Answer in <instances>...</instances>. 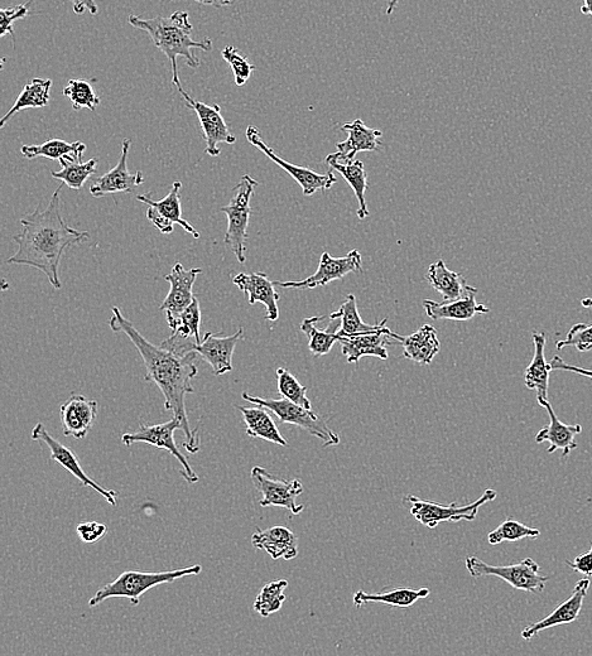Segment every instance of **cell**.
Wrapping results in <instances>:
<instances>
[{
    "mask_svg": "<svg viewBox=\"0 0 592 656\" xmlns=\"http://www.w3.org/2000/svg\"><path fill=\"white\" fill-rule=\"evenodd\" d=\"M112 317L109 326L117 334H124L136 346L146 366V380L151 381L160 388L165 397V409L171 410L175 417L184 424L186 441L185 448L189 453L200 451L199 428L192 429L187 417L186 395L195 392L191 385L199 369H197V352H190L185 356L153 345L144 337L132 322L123 316L118 307L112 308Z\"/></svg>",
    "mask_w": 592,
    "mask_h": 656,
    "instance_id": "cell-1",
    "label": "cell"
},
{
    "mask_svg": "<svg viewBox=\"0 0 592 656\" xmlns=\"http://www.w3.org/2000/svg\"><path fill=\"white\" fill-rule=\"evenodd\" d=\"M61 186L56 188L45 210L40 207L21 220V233L14 236L17 253L7 260L9 264L28 265L41 270L55 289H61L59 268L62 257L72 245L90 238L88 231L67 225L60 210Z\"/></svg>",
    "mask_w": 592,
    "mask_h": 656,
    "instance_id": "cell-2",
    "label": "cell"
},
{
    "mask_svg": "<svg viewBox=\"0 0 592 656\" xmlns=\"http://www.w3.org/2000/svg\"><path fill=\"white\" fill-rule=\"evenodd\" d=\"M128 21L137 30L147 32L154 46L165 53L172 65V82L177 89L182 88L178 75V57H184L186 65L191 69H199L201 61L195 50L209 52L213 48V41L210 38H205L204 41L192 40L191 33L194 27L190 23V14L185 11H177L170 17L152 19L131 16Z\"/></svg>",
    "mask_w": 592,
    "mask_h": 656,
    "instance_id": "cell-3",
    "label": "cell"
},
{
    "mask_svg": "<svg viewBox=\"0 0 592 656\" xmlns=\"http://www.w3.org/2000/svg\"><path fill=\"white\" fill-rule=\"evenodd\" d=\"M201 571L202 567L200 564H195V566L175 569V571L123 572L122 574H119L117 580L100 588V590L95 593V596L91 597L89 606L96 607L100 605L101 602L115 597L128 598L133 606H138L144 593L152 590V588L161 585H168V583L180 580V578L197 576Z\"/></svg>",
    "mask_w": 592,
    "mask_h": 656,
    "instance_id": "cell-4",
    "label": "cell"
},
{
    "mask_svg": "<svg viewBox=\"0 0 592 656\" xmlns=\"http://www.w3.org/2000/svg\"><path fill=\"white\" fill-rule=\"evenodd\" d=\"M259 182L249 175L242 177L238 185L234 187L235 195L228 206L221 207V211L228 217V230L225 234V244L237 257L239 263H245V243L248 239V226L252 207L250 200Z\"/></svg>",
    "mask_w": 592,
    "mask_h": 656,
    "instance_id": "cell-5",
    "label": "cell"
},
{
    "mask_svg": "<svg viewBox=\"0 0 592 656\" xmlns=\"http://www.w3.org/2000/svg\"><path fill=\"white\" fill-rule=\"evenodd\" d=\"M242 397L248 403L258 405L276 414V417L282 423L293 424L319 438L324 442V446H338L340 443L339 434L327 426L325 421L317 416L312 410L302 407L296 403L290 402L285 398L282 399H264L253 397L248 393H243Z\"/></svg>",
    "mask_w": 592,
    "mask_h": 656,
    "instance_id": "cell-6",
    "label": "cell"
},
{
    "mask_svg": "<svg viewBox=\"0 0 592 656\" xmlns=\"http://www.w3.org/2000/svg\"><path fill=\"white\" fill-rule=\"evenodd\" d=\"M466 569L471 577H498L509 583L516 590L533 593L538 595L545 591L546 583L550 577L541 574L539 564L532 558H526L524 561L512 566H492V564L481 561L478 557L466 558Z\"/></svg>",
    "mask_w": 592,
    "mask_h": 656,
    "instance_id": "cell-7",
    "label": "cell"
},
{
    "mask_svg": "<svg viewBox=\"0 0 592 656\" xmlns=\"http://www.w3.org/2000/svg\"><path fill=\"white\" fill-rule=\"evenodd\" d=\"M497 491L486 490L481 498L474 503L457 506L456 503L442 505L418 499L415 495H408L403 499L404 504L411 505V514L413 518L425 525L426 528L435 529L437 525L445 522H474L478 516L481 506L492 503L497 499Z\"/></svg>",
    "mask_w": 592,
    "mask_h": 656,
    "instance_id": "cell-8",
    "label": "cell"
},
{
    "mask_svg": "<svg viewBox=\"0 0 592 656\" xmlns=\"http://www.w3.org/2000/svg\"><path fill=\"white\" fill-rule=\"evenodd\" d=\"M184 431V424L180 419L173 417L171 421L161 424H141L137 432L125 433L122 437L124 446L131 447L136 443H146L154 447L162 448L177 458L182 467L181 475L190 485L199 482L200 477L192 470L187 458L182 455L175 441V432Z\"/></svg>",
    "mask_w": 592,
    "mask_h": 656,
    "instance_id": "cell-9",
    "label": "cell"
},
{
    "mask_svg": "<svg viewBox=\"0 0 592 656\" xmlns=\"http://www.w3.org/2000/svg\"><path fill=\"white\" fill-rule=\"evenodd\" d=\"M250 477H252L255 489L263 496L259 501V505L263 508L279 506V508L290 510L293 515H300L305 510V505L296 503L298 496L305 490L300 480L276 479L261 466L253 467Z\"/></svg>",
    "mask_w": 592,
    "mask_h": 656,
    "instance_id": "cell-10",
    "label": "cell"
},
{
    "mask_svg": "<svg viewBox=\"0 0 592 656\" xmlns=\"http://www.w3.org/2000/svg\"><path fill=\"white\" fill-rule=\"evenodd\" d=\"M245 135H247L248 142L252 146L258 148L263 154H266L272 162L276 163L282 170H285L302 187L303 195L312 196L317 191L330 190L338 182L332 170L327 172L326 175H320V173L310 170V168L296 166V164L287 162L285 159L279 157L271 147L267 146L261 134H259L258 129L253 127V125L248 127Z\"/></svg>",
    "mask_w": 592,
    "mask_h": 656,
    "instance_id": "cell-11",
    "label": "cell"
},
{
    "mask_svg": "<svg viewBox=\"0 0 592 656\" xmlns=\"http://www.w3.org/2000/svg\"><path fill=\"white\" fill-rule=\"evenodd\" d=\"M363 272L362 254L358 250L351 252L343 258H332L329 253L324 252L320 259L319 269L311 277L298 282H274L276 286L290 289H315L325 287L334 281H341L350 273Z\"/></svg>",
    "mask_w": 592,
    "mask_h": 656,
    "instance_id": "cell-12",
    "label": "cell"
},
{
    "mask_svg": "<svg viewBox=\"0 0 592 656\" xmlns=\"http://www.w3.org/2000/svg\"><path fill=\"white\" fill-rule=\"evenodd\" d=\"M181 190L182 183L180 181L173 182L170 194L165 199L154 201L148 195H138L137 200L148 205L147 219L156 226L162 234H171L173 225H180L181 228L186 230V233L194 236L195 239L200 238V233L189 221L182 217L181 207Z\"/></svg>",
    "mask_w": 592,
    "mask_h": 656,
    "instance_id": "cell-13",
    "label": "cell"
},
{
    "mask_svg": "<svg viewBox=\"0 0 592 656\" xmlns=\"http://www.w3.org/2000/svg\"><path fill=\"white\" fill-rule=\"evenodd\" d=\"M31 437L33 441L45 443V445L50 448L51 460L59 462L64 469L69 471L71 475H74L76 479L79 480L81 486L91 487V489H94L99 495L103 496L110 505L117 506L118 492L104 489V487H101L98 482L91 479V477L83 470V467H81V463L79 458H77L76 453L71 451L70 448L61 445V442L52 437L42 423H37L36 427L32 429Z\"/></svg>",
    "mask_w": 592,
    "mask_h": 656,
    "instance_id": "cell-14",
    "label": "cell"
},
{
    "mask_svg": "<svg viewBox=\"0 0 592 656\" xmlns=\"http://www.w3.org/2000/svg\"><path fill=\"white\" fill-rule=\"evenodd\" d=\"M182 98L185 99L187 106L194 110L197 118L200 120L202 133L206 142V153L211 157H218L220 154L219 144H235L237 138L230 132L226 124L221 108L218 104L208 105L202 101L191 98L184 89H178Z\"/></svg>",
    "mask_w": 592,
    "mask_h": 656,
    "instance_id": "cell-15",
    "label": "cell"
},
{
    "mask_svg": "<svg viewBox=\"0 0 592 656\" xmlns=\"http://www.w3.org/2000/svg\"><path fill=\"white\" fill-rule=\"evenodd\" d=\"M403 337L393 332L387 325H384L377 331L340 337L339 342L348 363L358 364L364 356H374V358L387 360L389 356L387 346L394 345V342L401 345Z\"/></svg>",
    "mask_w": 592,
    "mask_h": 656,
    "instance_id": "cell-16",
    "label": "cell"
},
{
    "mask_svg": "<svg viewBox=\"0 0 592 656\" xmlns=\"http://www.w3.org/2000/svg\"><path fill=\"white\" fill-rule=\"evenodd\" d=\"M202 273V269H185L181 263L173 265L171 273L165 277L170 283V292H168L165 301L160 307L161 311L166 312L168 325L175 322L181 313L194 302V284L197 276Z\"/></svg>",
    "mask_w": 592,
    "mask_h": 656,
    "instance_id": "cell-17",
    "label": "cell"
},
{
    "mask_svg": "<svg viewBox=\"0 0 592 656\" xmlns=\"http://www.w3.org/2000/svg\"><path fill=\"white\" fill-rule=\"evenodd\" d=\"M131 139H124L122 154L117 164L104 176L96 178L90 187V194L94 197H104L115 194H131L134 188L143 185L144 177L141 171L128 170V154L131 149Z\"/></svg>",
    "mask_w": 592,
    "mask_h": 656,
    "instance_id": "cell-18",
    "label": "cell"
},
{
    "mask_svg": "<svg viewBox=\"0 0 592 656\" xmlns=\"http://www.w3.org/2000/svg\"><path fill=\"white\" fill-rule=\"evenodd\" d=\"M244 339V328L240 327L231 336H221L206 332L195 351L213 368L215 375H224L233 371V355L238 342Z\"/></svg>",
    "mask_w": 592,
    "mask_h": 656,
    "instance_id": "cell-19",
    "label": "cell"
},
{
    "mask_svg": "<svg viewBox=\"0 0 592 656\" xmlns=\"http://www.w3.org/2000/svg\"><path fill=\"white\" fill-rule=\"evenodd\" d=\"M60 417L65 437L84 440L98 417V402L84 395H72L61 405Z\"/></svg>",
    "mask_w": 592,
    "mask_h": 656,
    "instance_id": "cell-20",
    "label": "cell"
},
{
    "mask_svg": "<svg viewBox=\"0 0 592 656\" xmlns=\"http://www.w3.org/2000/svg\"><path fill=\"white\" fill-rule=\"evenodd\" d=\"M590 585L591 583L587 578L577 582L575 590L572 592L569 600L563 602V604L558 606L557 609L553 611L551 615L545 617V619L536 622V624L527 626L526 629L522 631V638L529 641L536 638V636L543 630L575 622L580 615Z\"/></svg>",
    "mask_w": 592,
    "mask_h": 656,
    "instance_id": "cell-21",
    "label": "cell"
},
{
    "mask_svg": "<svg viewBox=\"0 0 592 656\" xmlns=\"http://www.w3.org/2000/svg\"><path fill=\"white\" fill-rule=\"evenodd\" d=\"M233 283L248 296L249 305L263 303L267 308L266 320L276 322L279 318V294L274 289V282L269 281L264 273H239Z\"/></svg>",
    "mask_w": 592,
    "mask_h": 656,
    "instance_id": "cell-22",
    "label": "cell"
},
{
    "mask_svg": "<svg viewBox=\"0 0 592 656\" xmlns=\"http://www.w3.org/2000/svg\"><path fill=\"white\" fill-rule=\"evenodd\" d=\"M537 402L541 407L547 409L550 424L537 433L536 442H550L551 446L547 450L550 455L561 450L563 457H569L570 453L577 448L575 437L582 432V427L580 424L562 423L548 399H537Z\"/></svg>",
    "mask_w": 592,
    "mask_h": 656,
    "instance_id": "cell-23",
    "label": "cell"
},
{
    "mask_svg": "<svg viewBox=\"0 0 592 656\" xmlns=\"http://www.w3.org/2000/svg\"><path fill=\"white\" fill-rule=\"evenodd\" d=\"M343 132L348 133L346 141L336 144L339 152L336 157L339 161L349 163L354 161L356 154L360 152H378L382 147V130L372 129L363 123L362 119H356L353 123L344 124Z\"/></svg>",
    "mask_w": 592,
    "mask_h": 656,
    "instance_id": "cell-24",
    "label": "cell"
},
{
    "mask_svg": "<svg viewBox=\"0 0 592 656\" xmlns=\"http://www.w3.org/2000/svg\"><path fill=\"white\" fill-rule=\"evenodd\" d=\"M476 293L455 301L435 302L432 299H425L422 302L426 315L432 320H450V321H470L476 316L486 315L490 310L488 307L481 305L476 301Z\"/></svg>",
    "mask_w": 592,
    "mask_h": 656,
    "instance_id": "cell-25",
    "label": "cell"
},
{
    "mask_svg": "<svg viewBox=\"0 0 592 656\" xmlns=\"http://www.w3.org/2000/svg\"><path fill=\"white\" fill-rule=\"evenodd\" d=\"M254 548L267 552L274 561L286 559L291 561L298 556V539L292 530L276 525L266 530L257 529L252 535Z\"/></svg>",
    "mask_w": 592,
    "mask_h": 656,
    "instance_id": "cell-26",
    "label": "cell"
},
{
    "mask_svg": "<svg viewBox=\"0 0 592 656\" xmlns=\"http://www.w3.org/2000/svg\"><path fill=\"white\" fill-rule=\"evenodd\" d=\"M426 278L431 287L439 292L445 301H455V299L465 298L471 293L478 292V289L468 284L462 274L452 272L447 268L444 260L432 263L428 268Z\"/></svg>",
    "mask_w": 592,
    "mask_h": 656,
    "instance_id": "cell-27",
    "label": "cell"
},
{
    "mask_svg": "<svg viewBox=\"0 0 592 656\" xmlns=\"http://www.w3.org/2000/svg\"><path fill=\"white\" fill-rule=\"evenodd\" d=\"M404 358L420 365H430L441 350L435 327L425 325L401 342Z\"/></svg>",
    "mask_w": 592,
    "mask_h": 656,
    "instance_id": "cell-28",
    "label": "cell"
},
{
    "mask_svg": "<svg viewBox=\"0 0 592 656\" xmlns=\"http://www.w3.org/2000/svg\"><path fill=\"white\" fill-rule=\"evenodd\" d=\"M534 355L529 364L524 381L526 387L536 390L537 399H548V387H550L551 364L546 360V335L533 332Z\"/></svg>",
    "mask_w": 592,
    "mask_h": 656,
    "instance_id": "cell-29",
    "label": "cell"
},
{
    "mask_svg": "<svg viewBox=\"0 0 592 656\" xmlns=\"http://www.w3.org/2000/svg\"><path fill=\"white\" fill-rule=\"evenodd\" d=\"M325 162L329 164L331 170L340 173L344 180L349 183L350 187L353 188L356 200L359 202V209L356 211V215H358L360 220L367 219L370 212L367 200H365V194H367L368 188V176L367 172H365L364 163L362 161H355V159L349 163H341L335 153L329 154L325 158Z\"/></svg>",
    "mask_w": 592,
    "mask_h": 656,
    "instance_id": "cell-30",
    "label": "cell"
},
{
    "mask_svg": "<svg viewBox=\"0 0 592 656\" xmlns=\"http://www.w3.org/2000/svg\"><path fill=\"white\" fill-rule=\"evenodd\" d=\"M242 413L243 421L247 426V434L250 438H261V440L274 443V445L286 447L288 442L279 432L276 422L273 421L268 409L263 407L247 408L237 405Z\"/></svg>",
    "mask_w": 592,
    "mask_h": 656,
    "instance_id": "cell-31",
    "label": "cell"
},
{
    "mask_svg": "<svg viewBox=\"0 0 592 656\" xmlns=\"http://www.w3.org/2000/svg\"><path fill=\"white\" fill-rule=\"evenodd\" d=\"M431 591L428 588H420V590H412V588H396V590L382 592V593H367L358 591L354 595V605L360 609L365 604L370 602H378L392 607H401L407 609L416 604L422 598L430 596Z\"/></svg>",
    "mask_w": 592,
    "mask_h": 656,
    "instance_id": "cell-32",
    "label": "cell"
},
{
    "mask_svg": "<svg viewBox=\"0 0 592 656\" xmlns=\"http://www.w3.org/2000/svg\"><path fill=\"white\" fill-rule=\"evenodd\" d=\"M52 80L50 79H33L19 94L16 103L9 109V112L0 120V128L6 127V124L14 115L23 112L26 109H38L48 105L51 99Z\"/></svg>",
    "mask_w": 592,
    "mask_h": 656,
    "instance_id": "cell-33",
    "label": "cell"
},
{
    "mask_svg": "<svg viewBox=\"0 0 592 656\" xmlns=\"http://www.w3.org/2000/svg\"><path fill=\"white\" fill-rule=\"evenodd\" d=\"M59 163L61 171L52 172V177L64 183L70 190L81 191L89 178L95 175L98 158L83 162V156H65Z\"/></svg>",
    "mask_w": 592,
    "mask_h": 656,
    "instance_id": "cell-34",
    "label": "cell"
},
{
    "mask_svg": "<svg viewBox=\"0 0 592 656\" xmlns=\"http://www.w3.org/2000/svg\"><path fill=\"white\" fill-rule=\"evenodd\" d=\"M331 320H340L339 337L354 336L364 334V332L377 331L387 323L388 318H385L378 325H367L359 315L358 305H356V298L354 294H349L345 298L343 306L339 311L332 312Z\"/></svg>",
    "mask_w": 592,
    "mask_h": 656,
    "instance_id": "cell-35",
    "label": "cell"
},
{
    "mask_svg": "<svg viewBox=\"0 0 592 656\" xmlns=\"http://www.w3.org/2000/svg\"><path fill=\"white\" fill-rule=\"evenodd\" d=\"M324 318V316L306 318L301 323V331L310 340L308 341V347L317 358L329 354L332 347L340 340L338 332L341 325L335 323V320H331L330 326L326 330H319L316 327V323L324 320Z\"/></svg>",
    "mask_w": 592,
    "mask_h": 656,
    "instance_id": "cell-36",
    "label": "cell"
},
{
    "mask_svg": "<svg viewBox=\"0 0 592 656\" xmlns=\"http://www.w3.org/2000/svg\"><path fill=\"white\" fill-rule=\"evenodd\" d=\"M85 151L86 146L83 142L76 141L69 143L62 141V139H48V141L40 144V146H23L21 148L24 158L36 159L43 157L52 159V161H60L65 156H84Z\"/></svg>",
    "mask_w": 592,
    "mask_h": 656,
    "instance_id": "cell-37",
    "label": "cell"
},
{
    "mask_svg": "<svg viewBox=\"0 0 592 656\" xmlns=\"http://www.w3.org/2000/svg\"><path fill=\"white\" fill-rule=\"evenodd\" d=\"M168 326H170L172 330V336H175L182 341L196 342V344L199 345L202 340L200 332L201 308L199 299L195 297L194 302H192L191 305L181 313V316Z\"/></svg>",
    "mask_w": 592,
    "mask_h": 656,
    "instance_id": "cell-38",
    "label": "cell"
},
{
    "mask_svg": "<svg viewBox=\"0 0 592 656\" xmlns=\"http://www.w3.org/2000/svg\"><path fill=\"white\" fill-rule=\"evenodd\" d=\"M288 582L279 580L267 583L255 598L253 609L262 617H269L282 609L286 601Z\"/></svg>",
    "mask_w": 592,
    "mask_h": 656,
    "instance_id": "cell-39",
    "label": "cell"
},
{
    "mask_svg": "<svg viewBox=\"0 0 592 656\" xmlns=\"http://www.w3.org/2000/svg\"><path fill=\"white\" fill-rule=\"evenodd\" d=\"M65 98L70 100L72 108L80 110L83 108L95 112L96 108L100 105V98L96 95L93 85L89 80L85 79H72L67 84L64 91Z\"/></svg>",
    "mask_w": 592,
    "mask_h": 656,
    "instance_id": "cell-40",
    "label": "cell"
},
{
    "mask_svg": "<svg viewBox=\"0 0 592 656\" xmlns=\"http://www.w3.org/2000/svg\"><path fill=\"white\" fill-rule=\"evenodd\" d=\"M541 535L538 529L529 528L527 525L508 519L488 535L490 545H499L504 542H518L526 538H538Z\"/></svg>",
    "mask_w": 592,
    "mask_h": 656,
    "instance_id": "cell-41",
    "label": "cell"
},
{
    "mask_svg": "<svg viewBox=\"0 0 592 656\" xmlns=\"http://www.w3.org/2000/svg\"><path fill=\"white\" fill-rule=\"evenodd\" d=\"M277 387L282 398L312 410L311 400L307 398L306 394L307 388L303 387L296 376L287 369L279 368L277 370Z\"/></svg>",
    "mask_w": 592,
    "mask_h": 656,
    "instance_id": "cell-42",
    "label": "cell"
},
{
    "mask_svg": "<svg viewBox=\"0 0 592 656\" xmlns=\"http://www.w3.org/2000/svg\"><path fill=\"white\" fill-rule=\"evenodd\" d=\"M223 59L228 62L231 71H233L235 84L244 86L252 76L255 66L250 64L248 57L233 46H226L221 52Z\"/></svg>",
    "mask_w": 592,
    "mask_h": 656,
    "instance_id": "cell-43",
    "label": "cell"
},
{
    "mask_svg": "<svg viewBox=\"0 0 592 656\" xmlns=\"http://www.w3.org/2000/svg\"><path fill=\"white\" fill-rule=\"evenodd\" d=\"M557 350L563 347L572 346L576 347L580 352H589L592 350V325L586 323H577L572 326L566 339L556 342Z\"/></svg>",
    "mask_w": 592,
    "mask_h": 656,
    "instance_id": "cell-44",
    "label": "cell"
},
{
    "mask_svg": "<svg viewBox=\"0 0 592 656\" xmlns=\"http://www.w3.org/2000/svg\"><path fill=\"white\" fill-rule=\"evenodd\" d=\"M30 6L31 2H28L19 4V6L0 9V37H6L7 35L14 37L13 24L28 16Z\"/></svg>",
    "mask_w": 592,
    "mask_h": 656,
    "instance_id": "cell-45",
    "label": "cell"
},
{
    "mask_svg": "<svg viewBox=\"0 0 592 656\" xmlns=\"http://www.w3.org/2000/svg\"><path fill=\"white\" fill-rule=\"evenodd\" d=\"M77 535L86 544L99 542L108 532L107 525L98 522L81 523L76 528Z\"/></svg>",
    "mask_w": 592,
    "mask_h": 656,
    "instance_id": "cell-46",
    "label": "cell"
},
{
    "mask_svg": "<svg viewBox=\"0 0 592 656\" xmlns=\"http://www.w3.org/2000/svg\"><path fill=\"white\" fill-rule=\"evenodd\" d=\"M574 571L584 574L586 577L592 576V544L590 551L577 556L574 561H566Z\"/></svg>",
    "mask_w": 592,
    "mask_h": 656,
    "instance_id": "cell-47",
    "label": "cell"
},
{
    "mask_svg": "<svg viewBox=\"0 0 592 656\" xmlns=\"http://www.w3.org/2000/svg\"><path fill=\"white\" fill-rule=\"evenodd\" d=\"M550 364H551L552 371H570V373L579 374L582 376H586V378L592 379V370L580 368V366L567 364L558 355H556L555 358H553L550 361Z\"/></svg>",
    "mask_w": 592,
    "mask_h": 656,
    "instance_id": "cell-48",
    "label": "cell"
},
{
    "mask_svg": "<svg viewBox=\"0 0 592 656\" xmlns=\"http://www.w3.org/2000/svg\"><path fill=\"white\" fill-rule=\"evenodd\" d=\"M70 3L72 4V9H74V12L79 14V16L84 14L86 11H88L91 16H96V14L99 12L95 0H70Z\"/></svg>",
    "mask_w": 592,
    "mask_h": 656,
    "instance_id": "cell-49",
    "label": "cell"
},
{
    "mask_svg": "<svg viewBox=\"0 0 592 656\" xmlns=\"http://www.w3.org/2000/svg\"><path fill=\"white\" fill-rule=\"evenodd\" d=\"M195 2L204 4V6H213L215 8L229 7L237 0H195Z\"/></svg>",
    "mask_w": 592,
    "mask_h": 656,
    "instance_id": "cell-50",
    "label": "cell"
},
{
    "mask_svg": "<svg viewBox=\"0 0 592 656\" xmlns=\"http://www.w3.org/2000/svg\"><path fill=\"white\" fill-rule=\"evenodd\" d=\"M581 13L585 16L592 17V0H584V6L581 7Z\"/></svg>",
    "mask_w": 592,
    "mask_h": 656,
    "instance_id": "cell-51",
    "label": "cell"
},
{
    "mask_svg": "<svg viewBox=\"0 0 592 656\" xmlns=\"http://www.w3.org/2000/svg\"><path fill=\"white\" fill-rule=\"evenodd\" d=\"M399 2H401V0H389L385 14H387V16H391V14L396 11Z\"/></svg>",
    "mask_w": 592,
    "mask_h": 656,
    "instance_id": "cell-52",
    "label": "cell"
},
{
    "mask_svg": "<svg viewBox=\"0 0 592 656\" xmlns=\"http://www.w3.org/2000/svg\"><path fill=\"white\" fill-rule=\"evenodd\" d=\"M581 305H582V307H585V308H592V298L582 299Z\"/></svg>",
    "mask_w": 592,
    "mask_h": 656,
    "instance_id": "cell-53",
    "label": "cell"
}]
</instances>
